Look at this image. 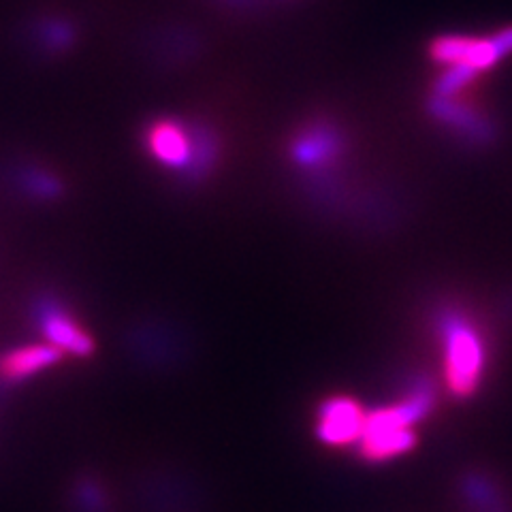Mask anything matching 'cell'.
<instances>
[{
	"instance_id": "obj_7",
	"label": "cell",
	"mask_w": 512,
	"mask_h": 512,
	"mask_svg": "<svg viewBox=\"0 0 512 512\" xmlns=\"http://www.w3.org/2000/svg\"><path fill=\"white\" fill-rule=\"evenodd\" d=\"M60 359L62 350H58L52 344L26 346L20 350H13L11 355L0 361V376L7 380H22L45 370V367L54 365Z\"/></svg>"
},
{
	"instance_id": "obj_6",
	"label": "cell",
	"mask_w": 512,
	"mask_h": 512,
	"mask_svg": "<svg viewBox=\"0 0 512 512\" xmlns=\"http://www.w3.org/2000/svg\"><path fill=\"white\" fill-rule=\"evenodd\" d=\"M43 333L47 342L62 352H71L77 357H86L94 350L90 335L79 327L75 320L58 308H50L43 316Z\"/></svg>"
},
{
	"instance_id": "obj_4",
	"label": "cell",
	"mask_w": 512,
	"mask_h": 512,
	"mask_svg": "<svg viewBox=\"0 0 512 512\" xmlns=\"http://www.w3.org/2000/svg\"><path fill=\"white\" fill-rule=\"evenodd\" d=\"M363 408L350 397H331L320 408L318 416V438L329 446H348L357 444L365 425Z\"/></svg>"
},
{
	"instance_id": "obj_3",
	"label": "cell",
	"mask_w": 512,
	"mask_h": 512,
	"mask_svg": "<svg viewBox=\"0 0 512 512\" xmlns=\"http://www.w3.org/2000/svg\"><path fill=\"white\" fill-rule=\"evenodd\" d=\"M512 54V26L491 37L446 35L431 43L429 56L444 69H459L472 75L493 69L504 56Z\"/></svg>"
},
{
	"instance_id": "obj_1",
	"label": "cell",
	"mask_w": 512,
	"mask_h": 512,
	"mask_svg": "<svg viewBox=\"0 0 512 512\" xmlns=\"http://www.w3.org/2000/svg\"><path fill=\"white\" fill-rule=\"evenodd\" d=\"M434 406V389L419 384L402 402L374 410L365 416L361 455L370 461H387L408 453L416 444L414 425L423 421Z\"/></svg>"
},
{
	"instance_id": "obj_5",
	"label": "cell",
	"mask_w": 512,
	"mask_h": 512,
	"mask_svg": "<svg viewBox=\"0 0 512 512\" xmlns=\"http://www.w3.org/2000/svg\"><path fill=\"white\" fill-rule=\"evenodd\" d=\"M150 152L169 167H186L195 158L190 135L175 122H156L148 133Z\"/></svg>"
},
{
	"instance_id": "obj_2",
	"label": "cell",
	"mask_w": 512,
	"mask_h": 512,
	"mask_svg": "<svg viewBox=\"0 0 512 512\" xmlns=\"http://www.w3.org/2000/svg\"><path fill=\"white\" fill-rule=\"evenodd\" d=\"M444 378L446 387L457 397L472 395L483 378L487 350L480 329L466 314L446 310L440 318Z\"/></svg>"
}]
</instances>
